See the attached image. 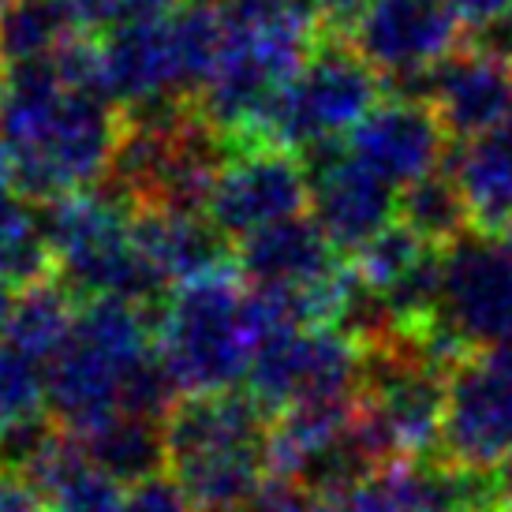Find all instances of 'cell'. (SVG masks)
I'll list each match as a JSON object with an SVG mask.
<instances>
[{"instance_id":"obj_8","label":"cell","mask_w":512,"mask_h":512,"mask_svg":"<svg viewBox=\"0 0 512 512\" xmlns=\"http://www.w3.org/2000/svg\"><path fill=\"white\" fill-rule=\"evenodd\" d=\"M311 206V176L299 154L281 146H240L217 176L206 217L228 240H243L258 228L303 217Z\"/></svg>"},{"instance_id":"obj_9","label":"cell","mask_w":512,"mask_h":512,"mask_svg":"<svg viewBox=\"0 0 512 512\" xmlns=\"http://www.w3.org/2000/svg\"><path fill=\"white\" fill-rule=\"evenodd\" d=\"M512 453V382L486 356L460 359L449 370V408L441 460L494 471Z\"/></svg>"},{"instance_id":"obj_6","label":"cell","mask_w":512,"mask_h":512,"mask_svg":"<svg viewBox=\"0 0 512 512\" xmlns=\"http://www.w3.org/2000/svg\"><path fill=\"white\" fill-rule=\"evenodd\" d=\"M363 348L337 326L285 329L255 348L247 393L273 415L314 400H359Z\"/></svg>"},{"instance_id":"obj_16","label":"cell","mask_w":512,"mask_h":512,"mask_svg":"<svg viewBox=\"0 0 512 512\" xmlns=\"http://www.w3.org/2000/svg\"><path fill=\"white\" fill-rule=\"evenodd\" d=\"M86 460L113 475L116 483H139L157 471H169V445H165V423L143 419V415H116L105 427L79 438Z\"/></svg>"},{"instance_id":"obj_7","label":"cell","mask_w":512,"mask_h":512,"mask_svg":"<svg viewBox=\"0 0 512 512\" xmlns=\"http://www.w3.org/2000/svg\"><path fill=\"white\" fill-rule=\"evenodd\" d=\"M299 161L311 176V210L314 225L344 258L359 255L378 232L397 221L400 187L382 180L378 172L359 165L348 154V143L322 139L299 150Z\"/></svg>"},{"instance_id":"obj_32","label":"cell","mask_w":512,"mask_h":512,"mask_svg":"<svg viewBox=\"0 0 512 512\" xmlns=\"http://www.w3.org/2000/svg\"><path fill=\"white\" fill-rule=\"evenodd\" d=\"M12 311H15V285H8V281L0 277V333H4V326H8Z\"/></svg>"},{"instance_id":"obj_29","label":"cell","mask_w":512,"mask_h":512,"mask_svg":"<svg viewBox=\"0 0 512 512\" xmlns=\"http://www.w3.org/2000/svg\"><path fill=\"white\" fill-rule=\"evenodd\" d=\"M449 4H453V12L460 15L464 30L483 27V23L498 19V15H505L512 8V0H449Z\"/></svg>"},{"instance_id":"obj_36","label":"cell","mask_w":512,"mask_h":512,"mask_svg":"<svg viewBox=\"0 0 512 512\" xmlns=\"http://www.w3.org/2000/svg\"><path fill=\"white\" fill-rule=\"evenodd\" d=\"M479 512H498V509H479Z\"/></svg>"},{"instance_id":"obj_13","label":"cell","mask_w":512,"mask_h":512,"mask_svg":"<svg viewBox=\"0 0 512 512\" xmlns=\"http://www.w3.org/2000/svg\"><path fill=\"white\" fill-rule=\"evenodd\" d=\"M430 109L453 143L479 139L512 113V68L460 45L430 72Z\"/></svg>"},{"instance_id":"obj_17","label":"cell","mask_w":512,"mask_h":512,"mask_svg":"<svg viewBox=\"0 0 512 512\" xmlns=\"http://www.w3.org/2000/svg\"><path fill=\"white\" fill-rule=\"evenodd\" d=\"M75 314H79L75 296L53 273L38 285L23 288V296L15 299V311L4 326V341L49 367V359L72 337Z\"/></svg>"},{"instance_id":"obj_4","label":"cell","mask_w":512,"mask_h":512,"mask_svg":"<svg viewBox=\"0 0 512 512\" xmlns=\"http://www.w3.org/2000/svg\"><path fill=\"white\" fill-rule=\"evenodd\" d=\"M385 94L382 72L370 68L352 38L322 34L307 64L270 98L251 146L307 150L322 139H341Z\"/></svg>"},{"instance_id":"obj_14","label":"cell","mask_w":512,"mask_h":512,"mask_svg":"<svg viewBox=\"0 0 512 512\" xmlns=\"http://www.w3.org/2000/svg\"><path fill=\"white\" fill-rule=\"evenodd\" d=\"M135 243L146 262L169 281V288L191 285L199 277L236 266V243L202 210H139Z\"/></svg>"},{"instance_id":"obj_10","label":"cell","mask_w":512,"mask_h":512,"mask_svg":"<svg viewBox=\"0 0 512 512\" xmlns=\"http://www.w3.org/2000/svg\"><path fill=\"white\" fill-rule=\"evenodd\" d=\"M352 45L382 75L423 72L464 45V23L449 0H374Z\"/></svg>"},{"instance_id":"obj_19","label":"cell","mask_w":512,"mask_h":512,"mask_svg":"<svg viewBox=\"0 0 512 512\" xmlns=\"http://www.w3.org/2000/svg\"><path fill=\"white\" fill-rule=\"evenodd\" d=\"M397 221L412 228L419 240L434 243V247H449L456 236L468 232V202L460 195L449 165H441V169L412 180L408 187H400Z\"/></svg>"},{"instance_id":"obj_24","label":"cell","mask_w":512,"mask_h":512,"mask_svg":"<svg viewBox=\"0 0 512 512\" xmlns=\"http://www.w3.org/2000/svg\"><path fill=\"white\" fill-rule=\"evenodd\" d=\"M72 4L79 27L86 30H109L124 27V23H143V19H161L176 8V0H68Z\"/></svg>"},{"instance_id":"obj_27","label":"cell","mask_w":512,"mask_h":512,"mask_svg":"<svg viewBox=\"0 0 512 512\" xmlns=\"http://www.w3.org/2000/svg\"><path fill=\"white\" fill-rule=\"evenodd\" d=\"M0 512H49V501L30 479L0 471Z\"/></svg>"},{"instance_id":"obj_11","label":"cell","mask_w":512,"mask_h":512,"mask_svg":"<svg viewBox=\"0 0 512 512\" xmlns=\"http://www.w3.org/2000/svg\"><path fill=\"white\" fill-rule=\"evenodd\" d=\"M344 143L359 165L378 172L393 187H408L419 176L441 169L453 150L449 131L441 128L438 113L427 101L400 98L378 101L367 113V120H359L356 128L348 131Z\"/></svg>"},{"instance_id":"obj_21","label":"cell","mask_w":512,"mask_h":512,"mask_svg":"<svg viewBox=\"0 0 512 512\" xmlns=\"http://www.w3.org/2000/svg\"><path fill=\"white\" fill-rule=\"evenodd\" d=\"M45 408H49L45 363L30 359L15 344L0 341V434L30 419H42Z\"/></svg>"},{"instance_id":"obj_22","label":"cell","mask_w":512,"mask_h":512,"mask_svg":"<svg viewBox=\"0 0 512 512\" xmlns=\"http://www.w3.org/2000/svg\"><path fill=\"white\" fill-rule=\"evenodd\" d=\"M430 247H434V243L419 240L408 225L393 221V225L385 228V232H378V236H374L359 255L348 258V262H352V270H356V277L363 285H370L374 292H385V288L397 285L400 277L412 270Z\"/></svg>"},{"instance_id":"obj_31","label":"cell","mask_w":512,"mask_h":512,"mask_svg":"<svg viewBox=\"0 0 512 512\" xmlns=\"http://www.w3.org/2000/svg\"><path fill=\"white\" fill-rule=\"evenodd\" d=\"M483 356L490 359V363H494V367H498L501 374L512 382V341L498 344V348H490V352H483Z\"/></svg>"},{"instance_id":"obj_28","label":"cell","mask_w":512,"mask_h":512,"mask_svg":"<svg viewBox=\"0 0 512 512\" xmlns=\"http://www.w3.org/2000/svg\"><path fill=\"white\" fill-rule=\"evenodd\" d=\"M318 15H322V30L326 34H341L352 38V30L359 27V19L367 15V8L374 0H314Z\"/></svg>"},{"instance_id":"obj_34","label":"cell","mask_w":512,"mask_h":512,"mask_svg":"<svg viewBox=\"0 0 512 512\" xmlns=\"http://www.w3.org/2000/svg\"><path fill=\"white\" fill-rule=\"evenodd\" d=\"M195 4H217V0H195Z\"/></svg>"},{"instance_id":"obj_25","label":"cell","mask_w":512,"mask_h":512,"mask_svg":"<svg viewBox=\"0 0 512 512\" xmlns=\"http://www.w3.org/2000/svg\"><path fill=\"white\" fill-rule=\"evenodd\" d=\"M124 512H195V505H191L184 486L176 483L172 471H157L150 479L128 486Z\"/></svg>"},{"instance_id":"obj_5","label":"cell","mask_w":512,"mask_h":512,"mask_svg":"<svg viewBox=\"0 0 512 512\" xmlns=\"http://www.w3.org/2000/svg\"><path fill=\"white\" fill-rule=\"evenodd\" d=\"M415 341L449 370L512 341V251L498 236L468 228L445 247L438 318Z\"/></svg>"},{"instance_id":"obj_30","label":"cell","mask_w":512,"mask_h":512,"mask_svg":"<svg viewBox=\"0 0 512 512\" xmlns=\"http://www.w3.org/2000/svg\"><path fill=\"white\" fill-rule=\"evenodd\" d=\"M494 490H498V512H512V453L494 468Z\"/></svg>"},{"instance_id":"obj_35","label":"cell","mask_w":512,"mask_h":512,"mask_svg":"<svg viewBox=\"0 0 512 512\" xmlns=\"http://www.w3.org/2000/svg\"><path fill=\"white\" fill-rule=\"evenodd\" d=\"M4 4H8V0H0V12H4Z\"/></svg>"},{"instance_id":"obj_12","label":"cell","mask_w":512,"mask_h":512,"mask_svg":"<svg viewBox=\"0 0 512 512\" xmlns=\"http://www.w3.org/2000/svg\"><path fill=\"white\" fill-rule=\"evenodd\" d=\"M344 266L348 258L326 240L314 217H292L236 240V270L247 288H266V292L314 288L341 277Z\"/></svg>"},{"instance_id":"obj_26","label":"cell","mask_w":512,"mask_h":512,"mask_svg":"<svg viewBox=\"0 0 512 512\" xmlns=\"http://www.w3.org/2000/svg\"><path fill=\"white\" fill-rule=\"evenodd\" d=\"M251 512H344V505L337 498L314 494L307 486L270 483L262 490V498L251 505Z\"/></svg>"},{"instance_id":"obj_18","label":"cell","mask_w":512,"mask_h":512,"mask_svg":"<svg viewBox=\"0 0 512 512\" xmlns=\"http://www.w3.org/2000/svg\"><path fill=\"white\" fill-rule=\"evenodd\" d=\"M83 34L68 0H8L0 12V64L53 57Z\"/></svg>"},{"instance_id":"obj_23","label":"cell","mask_w":512,"mask_h":512,"mask_svg":"<svg viewBox=\"0 0 512 512\" xmlns=\"http://www.w3.org/2000/svg\"><path fill=\"white\" fill-rule=\"evenodd\" d=\"M124 498H128L124 483H116L113 475L94 468L86 453L45 494L49 512H124Z\"/></svg>"},{"instance_id":"obj_20","label":"cell","mask_w":512,"mask_h":512,"mask_svg":"<svg viewBox=\"0 0 512 512\" xmlns=\"http://www.w3.org/2000/svg\"><path fill=\"white\" fill-rule=\"evenodd\" d=\"M53 270V247L45 236L42 214L30 210L19 191L0 195V277L15 288L45 281Z\"/></svg>"},{"instance_id":"obj_33","label":"cell","mask_w":512,"mask_h":512,"mask_svg":"<svg viewBox=\"0 0 512 512\" xmlns=\"http://www.w3.org/2000/svg\"><path fill=\"white\" fill-rule=\"evenodd\" d=\"M498 240L505 243V247H509V251H512V221H509V225H505V232H501Z\"/></svg>"},{"instance_id":"obj_1","label":"cell","mask_w":512,"mask_h":512,"mask_svg":"<svg viewBox=\"0 0 512 512\" xmlns=\"http://www.w3.org/2000/svg\"><path fill=\"white\" fill-rule=\"evenodd\" d=\"M150 356H157V314L150 307L116 296L86 299L72 337L45 367L57 427L86 438L124 415V389Z\"/></svg>"},{"instance_id":"obj_3","label":"cell","mask_w":512,"mask_h":512,"mask_svg":"<svg viewBox=\"0 0 512 512\" xmlns=\"http://www.w3.org/2000/svg\"><path fill=\"white\" fill-rule=\"evenodd\" d=\"M157 356L180 397L247 382L255 333L247 322V281L236 266L180 285L157 307Z\"/></svg>"},{"instance_id":"obj_2","label":"cell","mask_w":512,"mask_h":512,"mask_svg":"<svg viewBox=\"0 0 512 512\" xmlns=\"http://www.w3.org/2000/svg\"><path fill=\"white\" fill-rule=\"evenodd\" d=\"M139 206L109 191H75L45 206V236L53 247V270L75 299H131L161 307L169 281L150 266L135 243Z\"/></svg>"},{"instance_id":"obj_15","label":"cell","mask_w":512,"mask_h":512,"mask_svg":"<svg viewBox=\"0 0 512 512\" xmlns=\"http://www.w3.org/2000/svg\"><path fill=\"white\" fill-rule=\"evenodd\" d=\"M445 165L468 202L471 228L501 236L512 221V143L486 131L468 143H453Z\"/></svg>"}]
</instances>
